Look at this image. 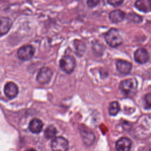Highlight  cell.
<instances>
[{
	"instance_id": "13",
	"label": "cell",
	"mask_w": 151,
	"mask_h": 151,
	"mask_svg": "<svg viewBox=\"0 0 151 151\" xmlns=\"http://www.w3.org/2000/svg\"><path fill=\"white\" fill-rule=\"evenodd\" d=\"M12 26V21L8 17H2L0 18V34H6Z\"/></svg>"
},
{
	"instance_id": "21",
	"label": "cell",
	"mask_w": 151,
	"mask_h": 151,
	"mask_svg": "<svg viewBox=\"0 0 151 151\" xmlns=\"http://www.w3.org/2000/svg\"><path fill=\"white\" fill-rule=\"evenodd\" d=\"M25 151H36V150H34V149H28L26 150Z\"/></svg>"
},
{
	"instance_id": "6",
	"label": "cell",
	"mask_w": 151,
	"mask_h": 151,
	"mask_svg": "<svg viewBox=\"0 0 151 151\" xmlns=\"http://www.w3.org/2000/svg\"><path fill=\"white\" fill-rule=\"evenodd\" d=\"M52 76V71L49 67H43L40 68L37 76V81L42 84L48 83Z\"/></svg>"
},
{
	"instance_id": "1",
	"label": "cell",
	"mask_w": 151,
	"mask_h": 151,
	"mask_svg": "<svg viewBox=\"0 0 151 151\" xmlns=\"http://www.w3.org/2000/svg\"><path fill=\"white\" fill-rule=\"evenodd\" d=\"M104 38L106 43L112 48L120 46L123 42V38L116 28L110 29L105 34Z\"/></svg>"
},
{
	"instance_id": "20",
	"label": "cell",
	"mask_w": 151,
	"mask_h": 151,
	"mask_svg": "<svg viewBox=\"0 0 151 151\" xmlns=\"http://www.w3.org/2000/svg\"><path fill=\"white\" fill-rule=\"evenodd\" d=\"M145 101L146 104L147 105V108H149L150 106V93H148L145 96Z\"/></svg>"
},
{
	"instance_id": "18",
	"label": "cell",
	"mask_w": 151,
	"mask_h": 151,
	"mask_svg": "<svg viewBox=\"0 0 151 151\" xmlns=\"http://www.w3.org/2000/svg\"><path fill=\"white\" fill-rule=\"evenodd\" d=\"M100 0H87V4L88 7L93 8L97 6L98 4L100 2Z\"/></svg>"
},
{
	"instance_id": "19",
	"label": "cell",
	"mask_w": 151,
	"mask_h": 151,
	"mask_svg": "<svg viewBox=\"0 0 151 151\" xmlns=\"http://www.w3.org/2000/svg\"><path fill=\"white\" fill-rule=\"evenodd\" d=\"M108 3L114 6H117L121 5L124 0H107Z\"/></svg>"
},
{
	"instance_id": "10",
	"label": "cell",
	"mask_w": 151,
	"mask_h": 151,
	"mask_svg": "<svg viewBox=\"0 0 151 151\" xmlns=\"http://www.w3.org/2000/svg\"><path fill=\"white\" fill-rule=\"evenodd\" d=\"M116 68L120 73L127 75L130 73L132 68V64L129 61L119 60L116 62Z\"/></svg>"
},
{
	"instance_id": "8",
	"label": "cell",
	"mask_w": 151,
	"mask_h": 151,
	"mask_svg": "<svg viewBox=\"0 0 151 151\" xmlns=\"http://www.w3.org/2000/svg\"><path fill=\"white\" fill-rule=\"evenodd\" d=\"M4 93L10 99L15 98L18 93V86L13 82L7 83L4 86Z\"/></svg>"
},
{
	"instance_id": "2",
	"label": "cell",
	"mask_w": 151,
	"mask_h": 151,
	"mask_svg": "<svg viewBox=\"0 0 151 151\" xmlns=\"http://www.w3.org/2000/svg\"><path fill=\"white\" fill-rule=\"evenodd\" d=\"M137 81L135 78H128L122 81L120 83V89L127 96H132L137 90Z\"/></svg>"
},
{
	"instance_id": "3",
	"label": "cell",
	"mask_w": 151,
	"mask_h": 151,
	"mask_svg": "<svg viewBox=\"0 0 151 151\" xmlns=\"http://www.w3.org/2000/svg\"><path fill=\"white\" fill-rule=\"evenodd\" d=\"M76 65V60L72 55H64L60 60V67L61 69L67 74L71 73L74 70Z\"/></svg>"
},
{
	"instance_id": "9",
	"label": "cell",
	"mask_w": 151,
	"mask_h": 151,
	"mask_svg": "<svg viewBox=\"0 0 151 151\" xmlns=\"http://www.w3.org/2000/svg\"><path fill=\"white\" fill-rule=\"evenodd\" d=\"M80 129V133L84 144H86L87 146H90L92 145L95 139L94 133L86 127H81Z\"/></svg>"
},
{
	"instance_id": "5",
	"label": "cell",
	"mask_w": 151,
	"mask_h": 151,
	"mask_svg": "<svg viewBox=\"0 0 151 151\" xmlns=\"http://www.w3.org/2000/svg\"><path fill=\"white\" fill-rule=\"evenodd\" d=\"M68 147V140L61 136L55 137L51 142L52 151H67Z\"/></svg>"
},
{
	"instance_id": "11",
	"label": "cell",
	"mask_w": 151,
	"mask_h": 151,
	"mask_svg": "<svg viewBox=\"0 0 151 151\" xmlns=\"http://www.w3.org/2000/svg\"><path fill=\"white\" fill-rule=\"evenodd\" d=\"M131 140L127 137H121L116 143V149L117 151H129L131 147Z\"/></svg>"
},
{
	"instance_id": "15",
	"label": "cell",
	"mask_w": 151,
	"mask_h": 151,
	"mask_svg": "<svg viewBox=\"0 0 151 151\" xmlns=\"http://www.w3.org/2000/svg\"><path fill=\"white\" fill-rule=\"evenodd\" d=\"M43 127L42 121L38 119H32L29 124V129L33 133H39L41 132Z\"/></svg>"
},
{
	"instance_id": "12",
	"label": "cell",
	"mask_w": 151,
	"mask_h": 151,
	"mask_svg": "<svg viewBox=\"0 0 151 151\" xmlns=\"http://www.w3.org/2000/svg\"><path fill=\"white\" fill-rule=\"evenodd\" d=\"M125 18V14L120 9H115L109 14V19L113 23L123 21Z\"/></svg>"
},
{
	"instance_id": "17",
	"label": "cell",
	"mask_w": 151,
	"mask_h": 151,
	"mask_svg": "<svg viewBox=\"0 0 151 151\" xmlns=\"http://www.w3.org/2000/svg\"><path fill=\"white\" fill-rule=\"evenodd\" d=\"M57 133V130L53 126H49L44 131V135L47 139H52L55 137Z\"/></svg>"
},
{
	"instance_id": "7",
	"label": "cell",
	"mask_w": 151,
	"mask_h": 151,
	"mask_svg": "<svg viewBox=\"0 0 151 151\" xmlns=\"http://www.w3.org/2000/svg\"><path fill=\"white\" fill-rule=\"evenodd\" d=\"M149 54L145 48L137 49L134 54V60L139 64H145L149 60Z\"/></svg>"
},
{
	"instance_id": "16",
	"label": "cell",
	"mask_w": 151,
	"mask_h": 151,
	"mask_svg": "<svg viewBox=\"0 0 151 151\" xmlns=\"http://www.w3.org/2000/svg\"><path fill=\"white\" fill-rule=\"evenodd\" d=\"M120 110V106L117 101H114L109 104V112L110 115L115 116L116 115Z\"/></svg>"
},
{
	"instance_id": "14",
	"label": "cell",
	"mask_w": 151,
	"mask_h": 151,
	"mask_svg": "<svg viewBox=\"0 0 151 151\" xmlns=\"http://www.w3.org/2000/svg\"><path fill=\"white\" fill-rule=\"evenodd\" d=\"M150 0H137L135 2L136 8L143 12H149L151 10Z\"/></svg>"
},
{
	"instance_id": "4",
	"label": "cell",
	"mask_w": 151,
	"mask_h": 151,
	"mask_svg": "<svg viewBox=\"0 0 151 151\" xmlns=\"http://www.w3.org/2000/svg\"><path fill=\"white\" fill-rule=\"evenodd\" d=\"M35 53V48L31 45L21 47L18 51V57L22 61H27L32 58Z\"/></svg>"
}]
</instances>
